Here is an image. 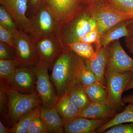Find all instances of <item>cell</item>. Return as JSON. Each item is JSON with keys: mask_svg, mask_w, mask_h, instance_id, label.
I'll list each match as a JSON object with an SVG mask.
<instances>
[{"mask_svg": "<svg viewBox=\"0 0 133 133\" xmlns=\"http://www.w3.org/2000/svg\"><path fill=\"white\" fill-rule=\"evenodd\" d=\"M16 57L15 48L0 41V59L12 60L16 59Z\"/></svg>", "mask_w": 133, "mask_h": 133, "instance_id": "4dcf8cb0", "label": "cell"}, {"mask_svg": "<svg viewBox=\"0 0 133 133\" xmlns=\"http://www.w3.org/2000/svg\"><path fill=\"white\" fill-rule=\"evenodd\" d=\"M42 5V0H29L28 11L29 12L30 17L35 14Z\"/></svg>", "mask_w": 133, "mask_h": 133, "instance_id": "e575fe53", "label": "cell"}, {"mask_svg": "<svg viewBox=\"0 0 133 133\" xmlns=\"http://www.w3.org/2000/svg\"><path fill=\"white\" fill-rule=\"evenodd\" d=\"M19 66L16 59H0V77L10 83L16 70Z\"/></svg>", "mask_w": 133, "mask_h": 133, "instance_id": "4316f807", "label": "cell"}, {"mask_svg": "<svg viewBox=\"0 0 133 133\" xmlns=\"http://www.w3.org/2000/svg\"><path fill=\"white\" fill-rule=\"evenodd\" d=\"M41 109L42 106L40 105L23 115L11 128V133H28L31 122L40 113Z\"/></svg>", "mask_w": 133, "mask_h": 133, "instance_id": "cb8c5ba5", "label": "cell"}, {"mask_svg": "<svg viewBox=\"0 0 133 133\" xmlns=\"http://www.w3.org/2000/svg\"><path fill=\"white\" fill-rule=\"evenodd\" d=\"M91 102L110 104L107 87L98 81L88 85L83 86Z\"/></svg>", "mask_w": 133, "mask_h": 133, "instance_id": "7402d4cb", "label": "cell"}, {"mask_svg": "<svg viewBox=\"0 0 133 133\" xmlns=\"http://www.w3.org/2000/svg\"><path fill=\"white\" fill-rule=\"evenodd\" d=\"M81 0H42V4L60 26L71 20L80 10Z\"/></svg>", "mask_w": 133, "mask_h": 133, "instance_id": "7c38bea8", "label": "cell"}, {"mask_svg": "<svg viewBox=\"0 0 133 133\" xmlns=\"http://www.w3.org/2000/svg\"><path fill=\"white\" fill-rule=\"evenodd\" d=\"M97 56L92 60L85 59L86 64L100 83H104L106 68L108 60V46L101 47L97 50Z\"/></svg>", "mask_w": 133, "mask_h": 133, "instance_id": "2e32d148", "label": "cell"}, {"mask_svg": "<svg viewBox=\"0 0 133 133\" xmlns=\"http://www.w3.org/2000/svg\"><path fill=\"white\" fill-rule=\"evenodd\" d=\"M116 109L110 104L91 102L79 110L77 117L93 119H109L114 116Z\"/></svg>", "mask_w": 133, "mask_h": 133, "instance_id": "9a60e30c", "label": "cell"}, {"mask_svg": "<svg viewBox=\"0 0 133 133\" xmlns=\"http://www.w3.org/2000/svg\"><path fill=\"white\" fill-rule=\"evenodd\" d=\"M97 27L95 17L81 9L71 20L60 26L58 35L65 44L77 42L79 38Z\"/></svg>", "mask_w": 133, "mask_h": 133, "instance_id": "7a4b0ae2", "label": "cell"}, {"mask_svg": "<svg viewBox=\"0 0 133 133\" xmlns=\"http://www.w3.org/2000/svg\"><path fill=\"white\" fill-rule=\"evenodd\" d=\"M109 119H93L75 117L65 121L64 131L65 133H94Z\"/></svg>", "mask_w": 133, "mask_h": 133, "instance_id": "5bb4252c", "label": "cell"}, {"mask_svg": "<svg viewBox=\"0 0 133 133\" xmlns=\"http://www.w3.org/2000/svg\"><path fill=\"white\" fill-rule=\"evenodd\" d=\"M29 19V36L33 39L58 33L60 24L43 4Z\"/></svg>", "mask_w": 133, "mask_h": 133, "instance_id": "8992f818", "label": "cell"}, {"mask_svg": "<svg viewBox=\"0 0 133 133\" xmlns=\"http://www.w3.org/2000/svg\"><path fill=\"white\" fill-rule=\"evenodd\" d=\"M97 27L86 34L85 35L79 38L77 42H81L91 44L93 43H96L97 40Z\"/></svg>", "mask_w": 133, "mask_h": 133, "instance_id": "836d02e7", "label": "cell"}, {"mask_svg": "<svg viewBox=\"0 0 133 133\" xmlns=\"http://www.w3.org/2000/svg\"><path fill=\"white\" fill-rule=\"evenodd\" d=\"M104 133H133V123L123 125L122 124L113 126Z\"/></svg>", "mask_w": 133, "mask_h": 133, "instance_id": "d6a6232c", "label": "cell"}, {"mask_svg": "<svg viewBox=\"0 0 133 133\" xmlns=\"http://www.w3.org/2000/svg\"><path fill=\"white\" fill-rule=\"evenodd\" d=\"M128 29L131 36L133 37V19H132L131 23L129 24Z\"/></svg>", "mask_w": 133, "mask_h": 133, "instance_id": "ab89813d", "label": "cell"}, {"mask_svg": "<svg viewBox=\"0 0 133 133\" xmlns=\"http://www.w3.org/2000/svg\"><path fill=\"white\" fill-rule=\"evenodd\" d=\"M14 44L16 51V59L19 66L36 65L39 62L34 41L28 35L22 31L15 34Z\"/></svg>", "mask_w": 133, "mask_h": 133, "instance_id": "ba28073f", "label": "cell"}, {"mask_svg": "<svg viewBox=\"0 0 133 133\" xmlns=\"http://www.w3.org/2000/svg\"><path fill=\"white\" fill-rule=\"evenodd\" d=\"M89 12L95 17L97 23L96 50L98 48L101 37L106 31L123 21L132 19L128 14L118 10L110 4L92 8Z\"/></svg>", "mask_w": 133, "mask_h": 133, "instance_id": "277c9868", "label": "cell"}, {"mask_svg": "<svg viewBox=\"0 0 133 133\" xmlns=\"http://www.w3.org/2000/svg\"><path fill=\"white\" fill-rule=\"evenodd\" d=\"M132 19H128L118 23L109 29L101 37L98 48L107 47L111 43L124 37H132L128 29V26Z\"/></svg>", "mask_w": 133, "mask_h": 133, "instance_id": "e0dca14e", "label": "cell"}, {"mask_svg": "<svg viewBox=\"0 0 133 133\" xmlns=\"http://www.w3.org/2000/svg\"><path fill=\"white\" fill-rule=\"evenodd\" d=\"M42 103L36 90L30 94H23L10 88L5 119L10 125L13 127L23 115L40 105Z\"/></svg>", "mask_w": 133, "mask_h": 133, "instance_id": "3957f363", "label": "cell"}, {"mask_svg": "<svg viewBox=\"0 0 133 133\" xmlns=\"http://www.w3.org/2000/svg\"><path fill=\"white\" fill-rule=\"evenodd\" d=\"M125 42L128 49L133 55V37H126Z\"/></svg>", "mask_w": 133, "mask_h": 133, "instance_id": "d590c367", "label": "cell"}, {"mask_svg": "<svg viewBox=\"0 0 133 133\" xmlns=\"http://www.w3.org/2000/svg\"><path fill=\"white\" fill-rule=\"evenodd\" d=\"M75 54L65 45L52 66L50 78L59 98L66 94L71 84L77 80L73 70Z\"/></svg>", "mask_w": 133, "mask_h": 133, "instance_id": "6da1fadb", "label": "cell"}, {"mask_svg": "<svg viewBox=\"0 0 133 133\" xmlns=\"http://www.w3.org/2000/svg\"><path fill=\"white\" fill-rule=\"evenodd\" d=\"M54 107L64 122L68 119L77 117L80 110L71 101L66 94L59 98Z\"/></svg>", "mask_w": 133, "mask_h": 133, "instance_id": "603a6c76", "label": "cell"}, {"mask_svg": "<svg viewBox=\"0 0 133 133\" xmlns=\"http://www.w3.org/2000/svg\"><path fill=\"white\" fill-rule=\"evenodd\" d=\"M40 115L48 128V133H64V120L54 107H42Z\"/></svg>", "mask_w": 133, "mask_h": 133, "instance_id": "ac0fdd59", "label": "cell"}, {"mask_svg": "<svg viewBox=\"0 0 133 133\" xmlns=\"http://www.w3.org/2000/svg\"><path fill=\"white\" fill-rule=\"evenodd\" d=\"M33 39L39 62L46 65L49 70H52L55 61L66 45L61 41L58 33Z\"/></svg>", "mask_w": 133, "mask_h": 133, "instance_id": "5b68a950", "label": "cell"}, {"mask_svg": "<svg viewBox=\"0 0 133 133\" xmlns=\"http://www.w3.org/2000/svg\"><path fill=\"white\" fill-rule=\"evenodd\" d=\"M129 15L131 17V19H133V12H131V13H129Z\"/></svg>", "mask_w": 133, "mask_h": 133, "instance_id": "60d3db41", "label": "cell"}, {"mask_svg": "<svg viewBox=\"0 0 133 133\" xmlns=\"http://www.w3.org/2000/svg\"><path fill=\"white\" fill-rule=\"evenodd\" d=\"M122 103L123 104L126 103H129V102H133V94H128V95H126L122 98Z\"/></svg>", "mask_w": 133, "mask_h": 133, "instance_id": "8d00e7d4", "label": "cell"}, {"mask_svg": "<svg viewBox=\"0 0 133 133\" xmlns=\"http://www.w3.org/2000/svg\"><path fill=\"white\" fill-rule=\"evenodd\" d=\"M73 70L74 76L83 86L98 81L96 77L86 64L85 59L75 54Z\"/></svg>", "mask_w": 133, "mask_h": 133, "instance_id": "d6986e66", "label": "cell"}, {"mask_svg": "<svg viewBox=\"0 0 133 133\" xmlns=\"http://www.w3.org/2000/svg\"><path fill=\"white\" fill-rule=\"evenodd\" d=\"M0 4L12 15L20 31L29 36L30 21L27 16L29 0H0Z\"/></svg>", "mask_w": 133, "mask_h": 133, "instance_id": "4fadbf2b", "label": "cell"}, {"mask_svg": "<svg viewBox=\"0 0 133 133\" xmlns=\"http://www.w3.org/2000/svg\"><path fill=\"white\" fill-rule=\"evenodd\" d=\"M128 122L133 123V102H129L123 111L115 115L113 118L98 128L96 133H104L113 126Z\"/></svg>", "mask_w": 133, "mask_h": 133, "instance_id": "44dd1931", "label": "cell"}, {"mask_svg": "<svg viewBox=\"0 0 133 133\" xmlns=\"http://www.w3.org/2000/svg\"><path fill=\"white\" fill-rule=\"evenodd\" d=\"M66 94L71 101L79 110L91 102L83 85L78 80H76L71 84Z\"/></svg>", "mask_w": 133, "mask_h": 133, "instance_id": "ffe728a7", "label": "cell"}, {"mask_svg": "<svg viewBox=\"0 0 133 133\" xmlns=\"http://www.w3.org/2000/svg\"><path fill=\"white\" fill-rule=\"evenodd\" d=\"M65 45L76 55L84 59L92 60L97 57V52L90 44L76 42Z\"/></svg>", "mask_w": 133, "mask_h": 133, "instance_id": "d4e9b609", "label": "cell"}, {"mask_svg": "<svg viewBox=\"0 0 133 133\" xmlns=\"http://www.w3.org/2000/svg\"><path fill=\"white\" fill-rule=\"evenodd\" d=\"M11 129L6 127L0 121V133H11Z\"/></svg>", "mask_w": 133, "mask_h": 133, "instance_id": "74e56055", "label": "cell"}, {"mask_svg": "<svg viewBox=\"0 0 133 133\" xmlns=\"http://www.w3.org/2000/svg\"><path fill=\"white\" fill-rule=\"evenodd\" d=\"M109 4L116 9L125 12H133V0H108Z\"/></svg>", "mask_w": 133, "mask_h": 133, "instance_id": "f546056e", "label": "cell"}, {"mask_svg": "<svg viewBox=\"0 0 133 133\" xmlns=\"http://www.w3.org/2000/svg\"><path fill=\"white\" fill-rule=\"evenodd\" d=\"M36 65H23L17 68L10 82V88L23 94L36 90Z\"/></svg>", "mask_w": 133, "mask_h": 133, "instance_id": "8fae6325", "label": "cell"}, {"mask_svg": "<svg viewBox=\"0 0 133 133\" xmlns=\"http://www.w3.org/2000/svg\"><path fill=\"white\" fill-rule=\"evenodd\" d=\"M132 88H133V76L131 80L128 83V84L127 85V87L125 89V91L129 90Z\"/></svg>", "mask_w": 133, "mask_h": 133, "instance_id": "f35d334b", "label": "cell"}, {"mask_svg": "<svg viewBox=\"0 0 133 133\" xmlns=\"http://www.w3.org/2000/svg\"><path fill=\"white\" fill-rule=\"evenodd\" d=\"M0 25L5 27L14 34L20 31L16 23L7 9L3 6H0Z\"/></svg>", "mask_w": 133, "mask_h": 133, "instance_id": "83f0119b", "label": "cell"}, {"mask_svg": "<svg viewBox=\"0 0 133 133\" xmlns=\"http://www.w3.org/2000/svg\"><path fill=\"white\" fill-rule=\"evenodd\" d=\"M111 43L108 46V60L105 72H133V58L125 52L119 39Z\"/></svg>", "mask_w": 133, "mask_h": 133, "instance_id": "30bf717a", "label": "cell"}, {"mask_svg": "<svg viewBox=\"0 0 133 133\" xmlns=\"http://www.w3.org/2000/svg\"><path fill=\"white\" fill-rule=\"evenodd\" d=\"M48 66L39 62L36 65V90L42 100V108L54 107L59 98L51 83Z\"/></svg>", "mask_w": 133, "mask_h": 133, "instance_id": "52a82bcc", "label": "cell"}, {"mask_svg": "<svg viewBox=\"0 0 133 133\" xmlns=\"http://www.w3.org/2000/svg\"><path fill=\"white\" fill-rule=\"evenodd\" d=\"M15 34L1 25H0V41L7 44L15 48L14 42Z\"/></svg>", "mask_w": 133, "mask_h": 133, "instance_id": "1f68e13d", "label": "cell"}, {"mask_svg": "<svg viewBox=\"0 0 133 133\" xmlns=\"http://www.w3.org/2000/svg\"><path fill=\"white\" fill-rule=\"evenodd\" d=\"M48 132V128L41 118L40 113L32 120L28 133H47Z\"/></svg>", "mask_w": 133, "mask_h": 133, "instance_id": "f1b7e54d", "label": "cell"}, {"mask_svg": "<svg viewBox=\"0 0 133 133\" xmlns=\"http://www.w3.org/2000/svg\"><path fill=\"white\" fill-rule=\"evenodd\" d=\"M10 85L4 79H0V112L1 119H6L8 103L9 91Z\"/></svg>", "mask_w": 133, "mask_h": 133, "instance_id": "484cf974", "label": "cell"}, {"mask_svg": "<svg viewBox=\"0 0 133 133\" xmlns=\"http://www.w3.org/2000/svg\"><path fill=\"white\" fill-rule=\"evenodd\" d=\"M108 99L110 104L118 108L122 103V94L133 76V72L123 73L105 72Z\"/></svg>", "mask_w": 133, "mask_h": 133, "instance_id": "9c48e42d", "label": "cell"}]
</instances>
